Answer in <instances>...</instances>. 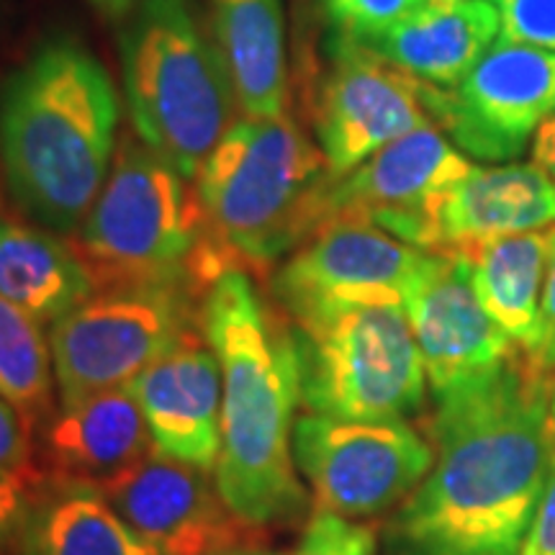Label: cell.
<instances>
[{
	"mask_svg": "<svg viewBox=\"0 0 555 555\" xmlns=\"http://www.w3.org/2000/svg\"><path fill=\"white\" fill-rule=\"evenodd\" d=\"M553 429L551 376L522 356L435 397L433 466L388 517L386 555H522Z\"/></svg>",
	"mask_w": 555,
	"mask_h": 555,
	"instance_id": "1",
	"label": "cell"
},
{
	"mask_svg": "<svg viewBox=\"0 0 555 555\" xmlns=\"http://www.w3.org/2000/svg\"><path fill=\"white\" fill-rule=\"evenodd\" d=\"M201 322L221 367L219 494L247 527L294 522L307 489L291 448L301 401L291 327L240 268L208 283Z\"/></svg>",
	"mask_w": 555,
	"mask_h": 555,
	"instance_id": "2",
	"label": "cell"
},
{
	"mask_svg": "<svg viewBox=\"0 0 555 555\" xmlns=\"http://www.w3.org/2000/svg\"><path fill=\"white\" fill-rule=\"evenodd\" d=\"M119 95L75 39H50L0 93V168L26 217L75 237L116 155Z\"/></svg>",
	"mask_w": 555,
	"mask_h": 555,
	"instance_id": "3",
	"label": "cell"
},
{
	"mask_svg": "<svg viewBox=\"0 0 555 555\" xmlns=\"http://www.w3.org/2000/svg\"><path fill=\"white\" fill-rule=\"evenodd\" d=\"M204 232L191 180L142 139L127 134L99 198L75 232L73 249L95 291L189 283V273L211 283L229 266L217 249L204 247Z\"/></svg>",
	"mask_w": 555,
	"mask_h": 555,
	"instance_id": "4",
	"label": "cell"
},
{
	"mask_svg": "<svg viewBox=\"0 0 555 555\" xmlns=\"http://www.w3.org/2000/svg\"><path fill=\"white\" fill-rule=\"evenodd\" d=\"M119 44L139 139L180 176L196 180L232 127L237 101L191 0H144L124 18Z\"/></svg>",
	"mask_w": 555,
	"mask_h": 555,
	"instance_id": "5",
	"label": "cell"
},
{
	"mask_svg": "<svg viewBox=\"0 0 555 555\" xmlns=\"http://www.w3.org/2000/svg\"><path fill=\"white\" fill-rule=\"evenodd\" d=\"M327 178V157L291 114L234 121L196 178L214 249L255 266L294 253L311 193Z\"/></svg>",
	"mask_w": 555,
	"mask_h": 555,
	"instance_id": "6",
	"label": "cell"
},
{
	"mask_svg": "<svg viewBox=\"0 0 555 555\" xmlns=\"http://www.w3.org/2000/svg\"><path fill=\"white\" fill-rule=\"evenodd\" d=\"M288 327L301 404L311 414L406 420L425 404L427 373L404 304H343Z\"/></svg>",
	"mask_w": 555,
	"mask_h": 555,
	"instance_id": "7",
	"label": "cell"
},
{
	"mask_svg": "<svg viewBox=\"0 0 555 555\" xmlns=\"http://www.w3.org/2000/svg\"><path fill=\"white\" fill-rule=\"evenodd\" d=\"M189 332V283L95 291L50 324L62 404L129 386Z\"/></svg>",
	"mask_w": 555,
	"mask_h": 555,
	"instance_id": "8",
	"label": "cell"
},
{
	"mask_svg": "<svg viewBox=\"0 0 555 555\" xmlns=\"http://www.w3.org/2000/svg\"><path fill=\"white\" fill-rule=\"evenodd\" d=\"M296 470L317 512L365 519L393 512L433 466V442L409 420H335L304 414L291 435Z\"/></svg>",
	"mask_w": 555,
	"mask_h": 555,
	"instance_id": "9",
	"label": "cell"
},
{
	"mask_svg": "<svg viewBox=\"0 0 555 555\" xmlns=\"http://www.w3.org/2000/svg\"><path fill=\"white\" fill-rule=\"evenodd\" d=\"M420 99L457 150L506 163L555 116V52L496 37L455 88L420 82Z\"/></svg>",
	"mask_w": 555,
	"mask_h": 555,
	"instance_id": "10",
	"label": "cell"
},
{
	"mask_svg": "<svg viewBox=\"0 0 555 555\" xmlns=\"http://www.w3.org/2000/svg\"><path fill=\"white\" fill-rule=\"evenodd\" d=\"M470 168L474 163L435 124L409 131L311 193L301 245L332 221H371L412 245L425 206Z\"/></svg>",
	"mask_w": 555,
	"mask_h": 555,
	"instance_id": "11",
	"label": "cell"
},
{
	"mask_svg": "<svg viewBox=\"0 0 555 555\" xmlns=\"http://www.w3.org/2000/svg\"><path fill=\"white\" fill-rule=\"evenodd\" d=\"M309 116L330 178L356 170L393 139L433 124L422 106L420 82L339 34L311 93Z\"/></svg>",
	"mask_w": 555,
	"mask_h": 555,
	"instance_id": "12",
	"label": "cell"
},
{
	"mask_svg": "<svg viewBox=\"0 0 555 555\" xmlns=\"http://www.w3.org/2000/svg\"><path fill=\"white\" fill-rule=\"evenodd\" d=\"M425 255L371 221H332L278 268L273 296L291 322L343 304H404Z\"/></svg>",
	"mask_w": 555,
	"mask_h": 555,
	"instance_id": "13",
	"label": "cell"
},
{
	"mask_svg": "<svg viewBox=\"0 0 555 555\" xmlns=\"http://www.w3.org/2000/svg\"><path fill=\"white\" fill-rule=\"evenodd\" d=\"M404 311L433 399L494 376L519 356L483 309L466 253H427L404 294Z\"/></svg>",
	"mask_w": 555,
	"mask_h": 555,
	"instance_id": "14",
	"label": "cell"
},
{
	"mask_svg": "<svg viewBox=\"0 0 555 555\" xmlns=\"http://www.w3.org/2000/svg\"><path fill=\"white\" fill-rule=\"evenodd\" d=\"M101 496L159 555H208L240 545L242 519L208 470L155 448L134 466L95 483Z\"/></svg>",
	"mask_w": 555,
	"mask_h": 555,
	"instance_id": "15",
	"label": "cell"
},
{
	"mask_svg": "<svg viewBox=\"0 0 555 555\" xmlns=\"http://www.w3.org/2000/svg\"><path fill=\"white\" fill-rule=\"evenodd\" d=\"M551 227H555V183L543 168L535 163L474 165L425 206L412 247L466 253L483 242Z\"/></svg>",
	"mask_w": 555,
	"mask_h": 555,
	"instance_id": "16",
	"label": "cell"
},
{
	"mask_svg": "<svg viewBox=\"0 0 555 555\" xmlns=\"http://www.w3.org/2000/svg\"><path fill=\"white\" fill-rule=\"evenodd\" d=\"M159 453L211 474L221 448V367L189 332L129 384Z\"/></svg>",
	"mask_w": 555,
	"mask_h": 555,
	"instance_id": "17",
	"label": "cell"
},
{
	"mask_svg": "<svg viewBox=\"0 0 555 555\" xmlns=\"http://www.w3.org/2000/svg\"><path fill=\"white\" fill-rule=\"evenodd\" d=\"M499 31L502 24L491 0H425L363 47L416 82L455 88L494 44Z\"/></svg>",
	"mask_w": 555,
	"mask_h": 555,
	"instance_id": "18",
	"label": "cell"
},
{
	"mask_svg": "<svg viewBox=\"0 0 555 555\" xmlns=\"http://www.w3.org/2000/svg\"><path fill=\"white\" fill-rule=\"evenodd\" d=\"M211 34L242 114H288L291 80L281 0H208Z\"/></svg>",
	"mask_w": 555,
	"mask_h": 555,
	"instance_id": "19",
	"label": "cell"
},
{
	"mask_svg": "<svg viewBox=\"0 0 555 555\" xmlns=\"http://www.w3.org/2000/svg\"><path fill=\"white\" fill-rule=\"evenodd\" d=\"M47 442L62 470L90 483L121 474L155 450L147 420L129 386L62 404Z\"/></svg>",
	"mask_w": 555,
	"mask_h": 555,
	"instance_id": "20",
	"label": "cell"
},
{
	"mask_svg": "<svg viewBox=\"0 0 555 555\" xmlns=\"http://www.w3.org/2000/svg\"><path fill=\"white\" fill-rule=\"evenodd\" d=\"M95 294L73 247L41 227L0 219V296L54 324Z\"/></svg>",
	"mask_w": 555,
	"mask_h": 555,
	"instance_id": "21",
	"label": "cell"
},
{
	"mask_svg": "<svg viewBox=\"0 0 555 555\" xmlns=\"http://www.w3.org/2000/svg\"><path fill=\"white\" fill-rule=\"evenodd\" d=\"M547 249H551L547 229L509 234L466 249L483 309L522 358L530 356L538 343Z\"/></svg>",
	"mask_w": 555,
	"mask_h": 555,
	"instance_id": "22",
	"label": "cell"
},
{
	"mask_svg": "<svg viewBox=\"0 0 555 555\" xmlns=\"http://www.w3.org/2000/svg\"><path fill=\"white\" fill-rule=\"evenodd\" d=\"M21 555H159L137 535L95 483L75 481L44 499L24 525Z\"/></svg>",
	"mask_w": 555,
	"mask_h": 555,
	"instance_id": "23",
	"label": "cell"
},
{
	"mask_svg": "<svg viewBox=\"0 0 555 555\" xmlns=\"http://www.w3.org/2000/svg\"><path fill=\"white\" fill-rule=\"evenodd\" d=\"M52 378V347L41 322L0 296V399L29 429L50 414Z\"/></svg>",
	"mask_w": 555,
	"mask_h": 555,
	"instance_id": "24",
	"label": "cell"
},
{
	"mask_svg": "<svg viewBox=\"0 0 555 555\" xmlns=\"http://www.w3.org/2000/svg\"><path fill=\"white\" fill-rule=\"evenodd\" d=\"M322 3L339 37L365 44L391 29L425 0H322Z\"/></svg>",
	"mask_w": 555,
	"mask_h": 555,
	"instance_id": "25",
	"label": "cell"
},
{
	"mask_svg": "<svg viewBox=\"0 0 555 555\" xmlns=\"http://www.w3.org/2000/svg\"><path fill=\"white\" fill-rule=\"evenodd\" d=\"M378 538L367 525L330 512H317L304 530L301 543L288 555H376Z\"/></svg>",
	"mask_w": 555,
	"mask_h": 555,
	"instance_id": "26",
	"label": "cell"
},
{
	"mask_svg": "<svg viewBox=\"0 0 555 555\" xmlns=\"http://www.w3.org/2000/svg\"><path fill=\"white\" fill-rule=\"evenodd\" d=\"M499 11V37L555 52V0H491Z\"/></svg>",
	"mask_w": 555,
	"mask_h": 555,
	"instance_id": "27",
	"label": "cell"
},
{
	"mask_svg": "<svg viewBox=\"0 0 555 555\" xmlns=\"http://www.w3.org/2000/svg\"><path fill=\"white\" fill-rule=\"evenodd\" d=\"M551 234V249H547V266L543 281V298H540V327L538 343L532 347L525 363L540 376H551L555 373V227L547 229Z\"/></svg>",
	"mask_w": 555,
	"mask_h": 555,
	"instance_id": "28",
	"label": "cell"
},
{
	"mask_svg": "<svg viewBox=\"0 0 555 555\" xmlns=\"http://www.w3.org/2000/svg\"><path fill=\"white\" fill-rule=\"evenodd\" d=\"M522 555H555V429L543 494H540L535 519L527 532Z\"/></svg>",
	"mask_w": 555,
	"mask_h": 555,
	"instance_id": "29",
	"label": "cell"
},
{
	"mask_svg": "<svg viewBox=\"0 0 555 555\" xmlns=\"http://www.w3.org/2000/svg\"><path fill=\"white\" fill-rule=\"evenodd\" d=\"M29 427L13 406L0 399V470L21 474L29 463Z\"/></svg>",
	"mask_w": 555,
	"mask_h": 555,
	"instance_id": "30",
	"label": "cell"
},
{
	"mask_svg": "<svg viewBox=\"0 0 555 555\" xmlns=\"http://www.w3.org/2000/svg\"><path fill=\"white\" fill-rule=\"evenodd\" d=\"M29 519V489L21 474L0 470V545Z\"/></svg>",
	"mask_w": 555,
	"mask_h": 555,
	"instance_id": "31",
	"label": "cell"
},
{
	"mask_svg": "<svg viewBox=\"0 0 555 555\" xmlns=\"http://www.w3.org/2000/svg\"><path fill=\"white\" fill-rule=\"evenodd\" d=\"M532 157L538 168H543L555 183V116H551L532 139Z\"/></svg>",
	"mask_w": 555,
	"mask_h": 555,
	"instance_id": "32",
	"label": "cell"
},
{
	"mask_svg": "<svg viewBox=\"0 0 555 555\" xmlns=\"http://www.w3.org/2000/svg\"><path fill=\"white\" fill-rule=\"evenodd\" d=\"M88 3L93 5L101 16H106L111 21H124L137 11L144 0H88Z\"/></svg>",
	"mask_w": 555,
	"mask_h": 555,
	"instance_id": "33",
	"label": "cell"
},
{
	"mask_svg": "<svg viewBox=\"0 0 555 555\" xmlns=\"http://www.w3.org/2000/svg\"><path fill=\"white\" fill-rule=\"evenodd\" d=\"M208 555H278V553H273V551H262V547H242V545H234V547H224V551L208 553Z\"/></svg>",
	"mask_w": 555,
	"mask_h": 555,
	"instance_id": "34",
	"label": "cell"
},
{
	"mask_svg": "<svg viewBox=\"0 0 555 555\" xmlns=\"http://www.w3.org/2000/svg\"><path fill=\"white\" fill-rule=\"evenodd\" d=\"M551 412H553V422H555V373L551 378Z\"/></svg>",
	"mask_w": 555,
	"mask_h": 555,
	"instance_id": "35",
	"label": "cell"
},
{
	"mask_svg": "<svg viewBox=\"0 0 555 555\" xmlns=\"http://www.w3.org/2000/svg\"><path fill=\"white\" fill-rule=\"evenodd\" d=\"M427 3H463V0H427Z\"/></svg>",
	"mask_w": 555,
	"mask_h": 555,
	"instance_id": "36",
	"label": "cell"
}]
</instances>
